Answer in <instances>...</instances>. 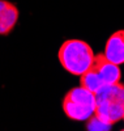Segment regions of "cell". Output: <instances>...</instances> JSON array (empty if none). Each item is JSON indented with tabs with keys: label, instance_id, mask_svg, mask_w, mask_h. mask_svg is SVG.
Returning <instances> with one entry per match:
<instances>
[{
	"label": "cell",
	"instance_id": "1",
	"mask_svg": "<svg viewBox=\"0 0 124 131\" xmlns=\"http://www.w3.org/2000/svg\"><path fill=\"white\" fill-rule=\"evenodd\" d=\"M58 59L68 73L81 76L93 66L95 54L92 46L82 39H67L59 47Z\"/></svg>",
	"mask_w": 124,
	"mask_h": 131
},
{
	"label": "cell",
	"instance_id": "2",
	"mask_svg": "<svg viewBox=\"0 0 124 131\" xmlns=\"http://www.w3.org/2000/svg\"><path fill=\"white\" fill-rule=\"evenodd\" d=\"M101 121L115 125L124 115V85L120 83L105 85L95 93V113Z\"/></svg>",
	"mask_w": 124,
	"mask_h": 131
},
{
	"label": "cell",
	"instance_id": "3",
	"mask_svg": "<svg viewBox=\"0 0 124 131\" xmlns=\"http://www.w3.org/2000/svg\"><path fill=\"white\" fill-rule=\"evenodd\" d=\"M61 107L64 114L72 121H88L95 113V93L82 85L75 86L65 93Z\"/></svg>",
	"mask_w": 124,
	"mask_h": 131
},
{
	"label": "cell",
	"instance_id": "4",
	"mask_svg": "<svg viewBox=\"0 0 124 131\" xmlns=\"http://www.w3.org/2000/svg\"><path fill=\"white\" fill-rule=\"evenodd\" d=\"M92 67L94 68V71L99 76V79L102 80L103 85L120 83L121 71H120L119 64L107 59L103 52L95 55V59H94V63H93Z\"/></svg>",
	"mask_w": 124,
	"mask_h": 131
},
{
	"label": "cell",
	"instance_id": "5",
	"mask_svg": "<svg viewBox=\"0 0 124 131\" xmlns=\"http://www.w3.org/2000/svg\"><path fill=\"white\" fill-rule=\"evenodd\" d=\"M18 18V7L12 2H8V0H0V36H9L16 28Z\"/></svg>",
	"mask_w": 124,
	"mask_h": 131
},
{
	"label": "cell",
	"instance_id": "6",
	"mask_svg": "<svg viewBox=\"0 0 124 131\" xmlns=\"http://www.w3.org/2000/svg\"><path fill=\"white\" fill-rule=\"evenodd\" d=\"M105 55L116 64H124V29L116 30L108 37L105 46Z\"/></svg>",
	"mask_w": 124,
	"mask_h": 131
},
{
	"label": "cell",
	"instance_id": "7",
	"mask_svg": "<svg viewBox=\"0 0 124 131\" xmlns=\"http://www.w3.org/2000/svg\"><path fill=\"white\" fill-rule=\"evenodd\" d=\"M111 127H112L111 125H107L103 121H101L97 115H92L88 119V122H86V130H89V131H92V130H105V131H108V130H111Z\"/></svg>",
	"mask_w": 124,
	"mask_h": 131
},
{
	"label": "cell",
	"instance_id": "8",
	"mask_svg": "<svg viewBox=\"0 0 124 131\" xmlns=\"http://www.w3.org/2000/svg\"><path fill=\"white\" fill-rule=\"evenodd\" d=\"M123 121H124V115H123Z\"/></svg>",
	"mask_w": 124,
	"mask_h": 131
}]
</instances>
